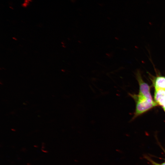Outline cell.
I'll return each instance as SVG.
<instances>
[{
    "instance_id": "1",
    "label": "cell",
    "mask_w": 165,
    "mask_h": 165,
    "mask_svg": "<svg viewBox=\"0 0 165 165\" xmlns=\"http://www.w3.org/2000/svg\"><path fill=\"white\" fill-rule=\"evenodd\" d=\"M135 97H136V104L134 118L158 105V104L153 100L147 99L138 95Z\"/></svg>"
},
{
    "instance_id": "6",
    "label": "cell",
    "mask_w": 165,
    "mask_h": 165,
    "mask_svg": "<svg viewBox=\"0 0 165 165\" xmlns=\"http://www.w3.org/2000/svg\"><path fill=\"white\" fill-rule=\"evenodd\" d=\"M164 90H165V89H164Z\"/></svg>"
},
{
    "instance_id": "3",
    "label": "cell",
    "mask_w": 165,
    "mask_h": 165,
    "mask_svg": "<svg viewBox=\"0 0 165 165\" xmlns=\"http://www.w3.org/2000/svg\"><path fill=\"white\" fill-rule=\"evenodd\" d=\"M145 158L152 165H165V161L162 163H160L155 162L148 157L146 156Z\"/></svg>"
},
{
    "instance_id": "5",
    "label": "cell",
    "mask_w": 165,
    "mask_h": 165,
    "mask_svg": "<svg viewBox=\"0 0 165 165\" xmlns=\"http://www.w3.org/2000/svg\"><path fill=\"white\" fill-rule=\"evenodd\" d=\"M12 38L13 39L15 40H17V39L15 37H13Z\"/></svg>"
},
{
    "instance_id": "4",
    "label": "cell",
    "mask_w": 165,
    "mask_h": 165,
    "mask_svg": "<svg viewBox=\"0 0 165 165\" xmlns=\"http://www.w3.org/2000/svg\"><path fill=\"white\" fill-rule=\"evenodd\" d=\"M158 104L162 106L165 112V98L160 101Z\"/></svg>"
},
{
    "instance_id": "2",
    "label": "cell",
    "mask_w": 165,
    "mask_h": 165,
    "mask_svg": "<svg viewBox=\"0 0 165 165\" xmlns=\"http://www.w3.org/2000/svg\"><path fill=\"white\" fill-rule=\"evenodd\" d=\"M136 77L139 85L138 95L147 99L153 100L150 92L149 86L143 80L139 70L136 72Z\"/></svg>"
}]
</instances>
